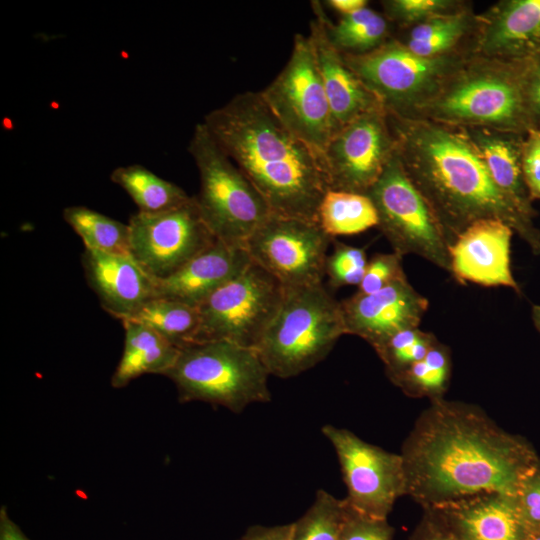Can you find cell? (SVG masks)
<instances>
[{
	"mask_svg": "<svg viewBox=\"0 0 540 540\" xmlns=\"http://www.w3.org/2000/svg\"><path fill=\"white\" fill-rule=\"evenodd\" d=\"M521 83L531 129L540 128V51L523 59Z\"/></svg>",
	"mask_w": 540,
	"mask_h": 540,
	"instance_id": "obj_39",
	"label": "cell"
},
{
	"mask_svg": "<svg viewBox=\"0 0 540 540\" xmlns=\"http://www.w3.org/2000/svg\"><path fill=\"white\" fill-rule=\"evenodd\" d=\"M110 180L130 196L140 213L165 211L191 197L178 185L140 164L115 168L110 174Z\"/></svg>",
	"mask_w": 540,
	"mask_h": 540,
	"instance_id": "obj_27",
	"label": "cell"
},
{
	"mask_svg": "<svg viewBox=\"0 0 540 540\" xmlns=\"http://www.w3.org/2000/svg\"><path fill=\"white\" fill-rule=\"evenodd\" d=\"M260 93L278 119L322 157L334 124L308 36L295 35L284 68Z\"/></svg>",
	"mask_w": 540,
	"mask_h": 540,
	"instance_id": "obj_11",
	"label": "cell"
},
{
	"mask_svg": "<svg viewBox=\"0 0 540 540\" xmlns=\"http://www.w3.org/2000/svg\"><path fill=\"white\" fill-rule=\"evenodd\" d=\"M522 516L533 534L540 533V457L517 492Z\"/></svg>",
	"mask_w": 540,
	"mask_h": 540,
	"instance_id": "obj_38",
	"label": "cell"
},
{
	"mask_svg": "<svg viewBox=\"0 0 540 540\" xmlns=\"http://www.w3.org/2000/svg\"><path fill=\"white\" fill-rule=\"evenodd\" d=\"M0 540H29L4 505L0 508Z\"/></svg>",
	"mask_w": 540,
	"mask_h": 540,
	"instance_id": "obj_43",
	"label": "cell"
},
{
	"mask_svg": "<svg viewBox=\"0 0 540 540\" xmlns=\"http://www.w3.org/2000/svg\"><path fill=\"white\" fill-rule=\"evenodd\" d=\"M346 504L318 490L309 509L293 522L291 540H340Z\"/></svg>",
	"mask_w": 540,
	"mask_h": 540,
	"instance_id": "obj_32",
	"label": "cell"
},
{
	"mask_svg": "<svg viewBox=\"0 0 540 540\" xmlns=\"http://www.w3.org/2000/svg\"><path fill=\"white\" fill-rule=\"evenodd\" d=\"M63 219L83 241L85 249L131 256L128 223L81 205L68 206Z\"/></svg>",
	"mask_w": 540,
	"mask_h": 540,
	"instance_id": "obj_29",
	"label": "cell"
},
{
	"mask_svg": "<svg viewBox=\"0 0 540 540\" xmlns=\"http://www.w3.org/2000/svg\"><path fill=\"white\" fill-rule=\"evenodd\" d=\"M340 302L346 334L356 335L372 347L398 331L419 327L429 304L407 276L375 293L356 292Z\"/></svg>",
	"mask_w": 540,
	"mask_h": 540,
	"instance_id": "obj_16",
	"label": "cell"
},
{
	"mask_svg": "<svg viewBox=\"0 0 540 540\" xmlns=\"http://www.w3.org/2000/svg\"><path fill=\"white\" fill-rule=\"evenodd\" d=\"M368 261L365 247L334 241V250L326 259L325 276L333 288L359 286Z\"/></svg>",
	"mask_w": 540,
	"mask_h": 540,
	"instance_id": "obj_35",
	"label": "cell"
},
{
	"mask_svg": "<svg viewBox=\"0 0 540 540\" xmlns=\"http://www.w3.org/2000/svg\"><path fill=\"white\" fill-rule=\"evenodd\" d=\"M478 28L479 16L471 7L398 30L393 38L422 57L472 54Z\"/></svg>",
	"mask_w": 540,
	"mask_h": 540,
	"instance_id": "obj_24",
	"label": "cell"
},
{
	"mask_svg": "<svg viewBox=\"0 0 540 540\" xmlns=\"http://www.w3.org/2000/svg\"><path fill=\"white\" fill-rule=\"evenodd\" d=\"M164 376L176 386L180 402L202 401L238 414L250 404L271 400L270 374L258 352L228 341L180 348Z\"/></svg>",
	"mask_w": 540,
	"mask_h": 540,
	"instance_id": "obj_6",
	"label": "cell"
},
{
	"mask_svg": "<svg viewBox=\"0 0 540 540\" xmlns=\"http://www.w3.org/2000/svg\"><path fill=\"white\" fill-rule=\"evenodd\" d=\"M199 319L197 307L160 297L148 301L129 318L149 326L179 349L194 342Z\"/></svg>",
	"mask_w": 540,
	"mask_h": 540,
	"instance_id": "obj_31",
	"label": "cell"
},
{
	"mask_svg": "<svg viewBox=\"0 0 540 540\" xmlns=\"http://www.w3.org/2000/svg\"><path fill=\"white\" fill-rule=\"evenodd\" d=\"M325 30L333 46L343 54L369 53L393 37L392 24L368 6L333 23L322 6Z\"/></svg>",
	"mask_w": 540,
	"mask_h": 540,
	"instance_id": "obj_26",
	"label": "cell"
},
{
	"mask_svg": "<svg viewBox=\"0 0 540 540\" xmlns=\"http://www.w3.org/2000/svg\"><path fill=\"white\" fill-rule=\"evenodd\" d=\"M437 341L431 332L414 327L394 333L373 349L390 378L423 359Z\"/></svg>",
	"mask_w": 540,
	"mask_h": 540,
	"instance_id": "obj_33",
	"label": "cell"
},
{
	"mask_svg": "<svg viewBox=\"0 0 540 540\" xmlns=\"http://www.w3.org/2000/svg\"><path fill=\"white\" fill-rule=\"evenodd\" d=\"M406 495L423 509L484 492L517 495L539 456L479 406L440 398L417 417L400 452Z\"/></svg>",
	"mask_w": 540,
	"mask_h": 540,
	"instance_id": "obj_1",
	"label": "cell"
},
{
	"mask_svg": "<svg viewBox=\"0 0 540 540\" xmlns=\"http://www.w3.org/2000/svg\"><path fill=\"white\" fill-rule=\"evenodd\" d=\"M318 223L333 238L377 227L378 214L367 194L328 190L319 205Z\"/></svg>",
	"mask_w": 540,
	"mask_h": 540,
	"instance_id": "obj_28",
	"label": "cell"
},
{
	"mask_svg": "<svg viewBox=\"0 0 540 540\" xmlns=\"http://www.w3.org/2000/svg\"><path fill=\"white\" fill-rule=\"evenodd\" d=\"M344 334L341 302L323 283L287 288L256 351L270 375L290 378L325 359Z\"/></svg>",
	"mask_w": 540,
	"mask_h": 540,
	"instance_id": "obj_5",
	"label": "cell"
},
{
	"mask_svg": "<svg viewBox=\"0 0 540 540\" xmlns=\"http://www.w3.org/2000/svg\"><path fill=\"white\" fill-rule=\"evenodd\" d=\"M456 540H531L517 496L484 492L426 508Z\"/></svg>",
	"mask_w": 540,
	"mask_h": 540,
	"instance_id": "obj_18",
	"label": "cell"
},
{
	"mask_svg": "<svg viewBox=\"0 0 540 540\" xmlns=\"http://www.w3.org/2000/svg\"><path fill=\"white\" fill-rule=\"evenodd\" d=\"M340 540H394V528L387 519L364 515L346 504Z\"/></svg>",
	"mask_w": 540,
	"mask_h": 540,
	"instance_id": "obj_37",
	"label": "cell"
},
{
	"mask_svg": "<svg viewBox=\"0 0 540 540\" xmlns=\"http://www.w3.org/2000/svg\"><path fill=\"white\" fill-rule=\"evenodd\" d=\"M405 276L401 255L395 252L378 253L368 261L357 292L372 294Z\"/></svg>",
	"mask_w": 540,
	"mask_h": 540,
	"instance_id": "obj_36",
	"label": "cell"
},
{
	"mask_svg": "<svg viewBox=\"0 0 540 540\" xmlns=\"http://www.w3.org/2000/svg\"><path fill=\"white\" fill-rule=\"evenodd\" d=\"M251 261L245 247L217 240L173 274L156 280V297L198 308Z\"/></svg>",
	"mask_w": 540,
	"mask_h": 540,
	"instance_id": "obj_22",
	"label": "cell"
},
{
	"mask_svg": "<svg viewBox=\"0 0 540 540\" xmlns=\"http://www.w3.org/2000/svg\"><path fill=\"white\" fill-rule=\"evenodd\" d=\"M327 6L340 13L342 16L353 14L368 6L366 0H328Z\"/></svg>",
	"mask_w": 540,
	"mask_h": 540,
	"instance_id": "obj_44",
	"label": "cell"
},
{
	"mask_svg": "<svg viewBox=\"0 0 540 540\" xmlns=\"http://www.w3.org/2000/svg\"><path fill=\"white\" fill-rule=\"evenodd\" d=\"M283 297L281 283L251 261L198 307L194 342L228 341L256 350Z\"/></svg>",
	"mask_w": 540,
	"mask_h": 540,
	"instance_id": "obj_8",
	"label": "cell"
},
{
	"mask_svg": "<svg viewBox=\"0 0 540 540\" xmlns=\"http://www.w3.org/2000/svg\"><path fill=\"white\" fill-rule=\"evenodd\" d=\"M531 540H540V533L533 534Z\"/></svg>",
	"mask_w": 540,
	"mask_h": 540,
	"instance_id": "obj_46",
	"label": "cell"
},
{
	"mask_svg": "<svg viewBox=\"0 0 540 540\" xmlns=\"http://www.w3.org/2000/svg\"><path fill=\"white\" fill-rule=\"evenodd\" d=\"M513 233L510 226L496 219L470 225L448 247L451 275L460 284L503 286L521 294L511 271Z\"/></svg>",
	"mask_w": 540,
	"mask_h": 540,
	"instance_id": "obj_17",
	"label": "cell"
},
{
	"mask_svg": "<svg viewBox=\"0 0 540 540\" xmlns=\"http://www.w3.org/2000/svg\"><path fill=\"white\" fill-rule=\"evenodd\" d=\"M498 186L530 218L537 215L522 173L525 134L489 128H464Z\"/></svg>",
	"mask_w": 540,
	"mask_h": 540,
	"instance_id": "obj_23",
	"label": "cell"
},
{
	"mask_svg": "<svg viewBox=\"0 0 540 540\" xmlns=\"http://www.w3.org/2000/svg\"><path fill=\"white\" fill-rule=\"evenodd\" d=\"M387 114L404 171L432 209L449 246L473 223L496 219L540 254V230L492 180L464 128Z\"/></svg>",
	"mask_w": 540,
	"mask_h": 540,
	"instance_id": "obj_2",
	"label": "cell"
},
{
	"mask_svg": "<svg viewBox=\"0 0 540 540\" xmlns=\"http://www.w3.org/2000/svg\"><path fill=\"white\" fill-rule=\"evenodd\" d=\"M293 523L249 527L238 540H291Z\"/></svg>",
	"mask_w": 540,
	"mask_h": 540,
	"instance_id": "obj_42",
	"label": "cell"
},
{
	"mask_svg": "<svg viewBox=\"0 0 540 540\" xmlns=\"http://www.w3.org/2000/svg\"><path fill=\"white\" fill-rule=\"evenodd\" d=\"M522 61L470 54L409 118L526 134L531 123L522 91Z\"/></svg>",
	"mask_w": 540,
	"mask_h": 540,
	"instance_id": "obj_4",
	"label": "cell"
},
{
	"mask_svg": "<svg viewBox=\"0 0 540 540\" xmlns=\"http://www.w3.org/2000/svg\"><path fill=\"white\" fill-rule=\"evenodd\" d=\"M367 195L377 210V228L393 252L418 255L451 274L443 228L405 173L397 152Z\"/></svg>",
	"mask_w": 540,
	"mask_h": 540,
	"instance_id": "obj_10",
	"label": "cell"
},
{
	"mask_svg": "<svg viewBox=\"0 0 540 540\" xmlns=\"http://www.w3.org/2000/svg\"><path fill=\"white\" fill-rule=\"evenodd\" d=\"M451 369V351L447 345L437 341L423 359L389 380L409 397H426L432 401L444 398Z\"/></svg>",
	"mask_w": 540,
	"mask_h": 540,
	"instance_id": "obj_30",
	"label": "cell"
},
{
	"mask_svg": "<svg viewBox=\"0 0 540 540\" xmlns=\"http://www.w3.org/2000/svg\"><path fill=\"white\" fill-rule=\"evenodd\" d=\"M478 16L472 54L517 61L540 51V0H500Z\"/></svg>",
	"mask_w": 540,
	"mask_h": 540,
	"instance_id": "obj_20",
	"label": "cell"
},
{
	"mask_svg": "<svg viewBox=\"0 0 540 540\" xmlns=\"http://www.w3.org/2000/svg\"><path fill=\"white\" fill-rule=\"evenodd\" d=\"M539 52V51H538Z\"/></svg>",
	"mask_w": 540,
	"mask_h": 540,
	"instance_id": "obj_47",
	"label": "cell"
},
{
	"mask_svg": "<svg viewBox=\"0 0 540 540\" xmlns=\"http://www.w3.org/2000/svg\"><path fill=\"white\" fill-rule=\"evenodd\" d=\"M470 54L422 57L395 38L361 55L343 54L349 68L381 100L385 109L403 117L424 104Z\"/></svg>",
	"mask_w": 540,
	"mask_h": 540,
	"instance_id": "obj_9",
	"label": "cell"
},
{
	"mask_svg": "<svg viewBox=\"0 0 540 540\" xmlns=\"http://www.w3.org/2000/svg\"><path fill=\"white\" fill-rule=\"evenodd\" d=\"M203 124L271 212L318 223L329 190L323 159L273 113L260 92L235 95Z\"/></svg>",
	"mask_w": 540,
	"mask_h": 540,
	"instance_id": "obj_3",
	"label": "cell"
},
{
	"mask_svg": "<svg viewBox=\"0 0 540 540\" xmlns=\"http://www.w3.org/2000/svg\"><path fill=\"white\" fill-rule=\"evenodd\" d=\"M81 264L88 286L101 307L114 318L129 319L156 297V279L132 256L84 248Z\"/></svg>",
	"mask_w": 540,
	"mask_h": 540,
	"instance_id": "obj_19",
	"label": "cell"
},
{
	"mask_svg": "<svg viewBox=\"0 0 540 540\" xmlns=\"http://www.w3.org/2000/svg\"><path fill=\"white\" fill-rule=\"evenodd\" d=\"M188 152L199 173L200 189L194 197L204 221L217 240L245 247L270 215V207L203 122L195 126Z\"/></svg>",
	"mask_w": 540,
	"mask_h": 540,
	"instance_id": "obj_7",
	"label": "cell"
},
{
	"mask_svg": "<svg viewBox=\"0 0 540 540\" xmlns=\"http://www.w3.org/2000/svg\"><path fill=\"white\" fill-rule=\"evenodd\" d=\"M522 173L531 200H540V128L530 129L525 134Z\"/></svg>",
	"mask_w": 540,
	"mask_h": 540,
	"instance_id": "obj_40",
	"label": "cell"
},
{
	"mask_svg": "<svg viewBox=\"0 0 540 540\" xmlns=\"http://www.w3.org/2000/svg\"><path fill=\"white\" fill-rule=\"evenodd\" d=\"M381 5L382 14L398 30L472 7L469 1L464 0H384Z\"/></svg>",
	"mask_w": 540,
	"mask_h": 540,
	"instance_id": "obj_34",
	"label": "cell"
},
{
	"mask_svg": "<svg viewBox=\"0 0 540 540\" xmlns=\"http://www.w3.org/2000/svg\"><path fill=\"white\" fill-rule=\"evenodd\" d=\"M397 152L385 107L341 127L322 155L329 190L367 194Z\"/></svg>",
	"mask_w": 540,
	"mask_h": 540,
	"instance_id": "obj_15",
	"label": "cell"
},
{
	"mask_svg": "<svg viewBox=\"0 0 540 540\" xmlns=\"http://www.w3.org/2000/svg\"><path fill=\"white\" fill-rule=\"evenodd\" d=\"M314 19L308 35L329 101L334 134L358 116L379 107L381 100L349 68L342 53L330 42L321 15L320 1L311 2Z\"/></svg>",
	"mask_w": 540,
	"mask_h": 540,
	"instance_id": "obj_21",
	"label": "cell"
},
{
	"mask_svg": "<svg viewBox=\"0 0 540 540\" xmlns=\"http://www.w3.org/2000/svg\"><path fill=\"white\" fill-rule=\"evenodd\" d=\"M532 319L535 327L540 332V305L532 306Z\"/></svg>",
	"mask_w": 540,
	"mask_h": 540,
	"instance_id": "obj_45",
	"label": "cell"
},
{
	"mask_svg": "<svg viewBox=\"0 0 540 540\" xmlns=\"http://www.w3.org/2000/svg\"><path fill=\"white\" fill-rule=\"evenodd\" d=\"M124 347L111 377L112 387L119 389L145 374L165 375L174 365L180 349L149 326L134 321H121Z\"/></svg>",
	"mask_w": 540,
	"mask_h": 540,
	"instance_id": "obj_25",
	"label": "cell"
},
{
	"mask_svg": "<svg viewBox=\"0 0 540 540\" xmlns=\"http://www.w3.org/2000/svg\"><path fill=\"white\" fill-rule=\"evenodd\" d=\"M128 226L131 256L156 280L173 274L217 241L194 196L165 211L137 212Z\"/></svg>",
	"mask_w": 540,
	"mask_h": 540,
	"instance_id": "obj_12",
	"label": "cell"
},
{
	"mask_svg": "<svg viewBox=\"0 0 540 540\" xmlns=\"http://www.w3.org/2000/svg\"><path fill=\"white\" fill-rule=\"evenodd\" d=\"M332 241L319 223L271 212L245 248L252 261L287 289L322 283Z\"/></svg>",
	"mask_w": 540,
	"mask_h": 540,
	"instance_id": "obj_13",
	"label": "cell"
},
{
	"mask_svg": "<svg viewBox=\"0 0 540 540\" xmlns=\"http://www.w3.org/2000/svg\"><path fill=\"white\" fill-rule=\"evenodd\" d=\"M408 540H456L428 511L423 516Z\"/></svg>",
	"mask_w": 540,
	"mask_h": 540,
	"instance_id": "obj_41",
	"label": "cell"
},
{
	"mask_svg": "<svg viewBox=\"0 0 540 540\" xmlns=\"http://www.w3.org/2000/svg\"><path fill=\"white\" fill-rule=\"evenodd\" d=\"M322 433L336 452L347 488L346 504L364 515L387 519L396 500L406 495L401 454L388 452L333 425H324Z\"/></svg>",
	"mask_w": 540,
	"mask_h": 540,
	"instance_id": "obj_14",
	"label": "cell"
}]
</instances>
